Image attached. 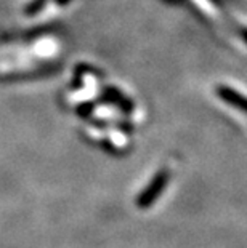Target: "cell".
<instances>
[{"instance_id":"6da1fadb","label":"cell","mask_w":247,"mask_h":248,"mask_svg":"<svg viewBox=\"0 0 247 248\" xmlns=\"http://www.w3.org/2000/svg\"><path fill=\"white\" fill-rule=\"evenodd\" d=\"M165 181H167L165 175L157 176L154 181H152L148 186V189L138 195V199H136V207H138V208H148V207H151V205L154 203V200L161 195L162 189H164V186H165Z\"/></svg>"}]
</instances>
